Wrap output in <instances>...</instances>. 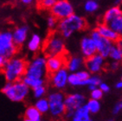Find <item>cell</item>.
I'll list each match as a JSON object with an SVG mask.
<instances>
[{
    "label": "cell",
    "instance_id": "cell-24",
    "mask_svg": "<svg viewBox=\"0 0 122 121\" xmlns=\"http://www.w3.org/2000/svg\"><path fill=\"white\" fill-rule=\"evenodd\" d=\"M35 106L36 109L41 112V113H45L48 111H49V104L48 99L45 98H40L36 102Z\"/></svg>",
    "mask_w": 122,
    "mask_h": 121
},
{
    "label": "cell",
    "instance_id": "cell-45",
    "mask_svg": "<svg viewBox=\"0 0 122 121\" xmlns=\"http://www.w3.org/2000/svg\"><path fill=\"white\" fill-rule=\"evenodd\" d=\"M108 121H113V120H108Z\"/></svg>",
    "mask_w": 122,
    "mask_h": 121
},
{
    "label": "cell",
    "instance_id": "cell-10",
    "mask_svg": "<svg viewBox=\"0 0 122 121\" xmlns=\"http://www.w3.org/2000/svg\"><path fill=\"white\" fill-rule=\"evenodd\" d=\"M85 97L81 94L75 93V94H70L65 97L64 104L66 107V112H75V110L80 108L81 106L84 105Z\"/></svg>",
    "mask_w": 122,
    "mask_h": 121
},
{
    "label": "cell",
    "instance_id": "cell-39",
    "mask_svg": "<svg viewBox=\"0 0 122 121\" xmlns=\"http://www.w3.org/2000/svg\"><path fill=\"white\" fill-rule=\"evenodd\" d=\"M116 45L122 50V36H120L119 39L116 41Z\"/></svg>",
    "mask_w": 122,
    "mask_h": 121
},
{
    "label": "cell",
    "instance_id": "cell-44",
    "mask_svg": "<svg viewBox=\"0 0 122 121\" xmlns=\"http://www.w3.org/2000/svg\"><path fill=\"white\" fill-rule=\"evenodd\" d=\"M120 2H121V4H122V0H120Z\"/></svg>",
    "mask_w": 122,
    "mask_h": 121
},
{
    "label": "cell",
    "instance_id": "cell-42",
    "mask_svg": "<svg viewBox=\"0 0 122 121\" xmlns=\"http://www.w3.org/2000/svg\"><path fill=\"white\" fill-rule=\"evenodd\" d=\"M88 87H89V89L92 91V90H94V89L97 88V86H94V85H89V86H88Z\"/></svg>",
    "mask_w": 122,
    "mask_h": 121
},
{
    "label": "cell",
    "instance_id": "cell-28",
    "mask_svg": "<svg viewBox=\"0 0 122 121\" xmlns=\"http://www.w3.org/2000/svg\"><path fill=\"white\" fill-rule=\"evenodd\" d=\"M87 106L91 113H97L101 109V104L99 102V100H94V99H91V100H88Z\"/></svg>",
    "mask_w": 122,
    "mask_h": 121
},
{
    "label": "cell",
    "instance_id": "cell-33",
    "mask_svg": "<svg viewBox=\"0 0 122 121\" xmlns=\"http://www.w3.org/2000/svg\"><path fill=\"white\" fill-rule=\"evenodd\" d=\"M47 23H48V27L49 29H54L57 24V21H56V18L53 15L51 16H49L47 19Z\"/></svg>",
    "mask_w": 122,
    "mask_h": 121
},
{
    "label": "cell",
    "instance_id": "cell-34",
    "mask_svg": "<svg viewBox=\"0 0 122 121\" xmlns=\"http://www.w3.org/2000/svg\"><path fill=\"white\" fill-rule=\"evenodd\" d=\"M76 75H78V77L82 81H84L87 80L90 77L89 73L87 72V71H79V72H76Z\"/></svg>",
    "mask_w": 122,
    "mask_h": 121
},
{
    "label": "cell",
    "instance_id": "cell-25",
    "mask_svg": "<svg viewBox=\"0 0 122 121\" xmlns=\"http://www.w3.org/2000/svg\"><path fill=\"white\" fill-rule=\"evenodd\" d=\"M108 57L116 61H120L122 60V50L119 47H117V45H113Z\"/></svg>",
    "mask_w": 122,
    "mask_h": 121
},
{
    "label": "cell",
    "instance_id": "cell-9",
    "mask_svg": "<svg viewBox=\"0 0 122 121\" xmlns=\"http://www.w3.org/2000/svg\"><path fill=\"white\" fill-rule=\"evenodd\" d=\"M90 36H91L92 39L94 40V43L96 45L97 53L101 55L104 58L108 57L111 49H112V47L113 45V42L110 41V40L107 39V38L103 37L102 35H101L100 33L96 30H94L91 33Z\"/></svg>",
    "mask_w": 122,
    "mask_h": 121
},
{
    "label": "cell",
    "instance_id": "cell-27",
    "mask_svg": "<svg viewBox=\"0 0 122 121\" xmlns=\"http://www.w3.org/2000/svg\"><path fill=\"white\" fill-rule=\"evenodd\" d=\"M68 82L72 86H85V81H82L76 75V73H73L68 75Z\"/></svg>",
    "mask_w": 122,
    "mask_h": 121
},
{
    "label": "cell",
    "instance_id": "cell-37",
    "mask_svg": "<svg viewBox=\"0 0 122 121\" xmlns=\"http://www.w3.org/2000/svg\"><path fill=\"white\" fill-rule=\"evenodd\" d=\"M99 86H100V87H99V88L101 89L103 93H108V92H109V90H110V87H109V86H108V85H107L106 83H102V82H101Z\"/></svg>",
    "mask_w": 122,
    "mask_h": 121
},
{
    "label": "cell",
    "instance_id": "cell-41",
    "mask_svg": "<svg viewBox=\"0 0 122 121\" xmlns=\"http://www.w3.org/2000/svg\"><path fill=\"white\" fill-rule=\"evenodd\" d=\"M116 87H117V88H119V89L122 88V81H119L117 84H116Z\"/></svg>",
    "mask_w": 122,
    "mask_h": 121
},
{
    "label": "cell",
    "instance_id": "cell-17",
    "mask_svg": "<svg viewBox=\"0 0 122 121\" xmlns=\"http://www.w3.org/2000/svg\"><path fill=\"white\" fill-rule=\"evenodd\" d=\"M89 109L87 105H83L75 111L73 121H87L89 120Z\"/></svg>",
    "mask_w": 122,
    "mask_h": 121
},
{
    "label": "cell",
    "instance_id": "cell-35",
    "mask_svg": "<svg viewBox=\"0 0 122 121\" xmlns=\"http://www.w3.org/2000/svg\"><path fill=\"white\" fill-rule=\"evenodd\" d=\"M121 110H122V100H120V101H119V102L114 106L113 110V112L114 114H117V113H119Z\"/></svg>",
    "mask_w": 122,
    "mask_h": 121
},
{
    "label": "cell",
    "instance_id": "cell-30",
    "mask_svg": "<svg viewBox=\"0 0 122 121\" xmlns=\"http://www.w3.org/2000/svg\"><path fill=\"white\" fill-rule=\"evenodd\" d=\"M33 93H34V96H35L36 98H42V96L46 93V88H45L44 85L37 86L36 88H33Z\"/></svg>",
    "mask_w": 122,
    "mask_h": 121
},
{
    "label": "cell",
    "instance_id": "cell-43",
    "mask_svg": "<svg viewBox=\"0 0 122 121\" xmlns=\"http://www.w3.org/2000/svg\"><path fill=\"white\" fill-rule=\"evenodd\" d=\"M24 121H42L41 119L39 120H31V119H24Z\"/></svg>",
    "mask_w": 122,
    "mask_h": 121
},
{
    "label": "cell",
    "instance_id": "cell-5",
    "mask_svg": "<svg viewBox=\"0 0 122 121\" xmlns=\"http://www.w3.org/2000/svg\"><path fill=\"white\" fill-rule=\"evenodd\" d=\"M29 87L22 80L11 82L10 86L6 91L4 92L9 100L14 102H21L25 100L29 93Z\"/></svg>",
    "mask_w": 122,
    "mask_h": 121
},
{
    "label": "cell",
    "instance_id": "cell-13",
    "mask_svg": "<svg viewBox=\"0 0 122 121\" xmlns=\"http://www.w3.org/2000/svg\"><path fill=\"white\" fill-rule=\"evenodd\" d=\"M68 73L67 68H61L56 72L51 74V83L53 86L57 89H61L65 87L68 83Z\"/></svg>",
    "mask_w": 122,
    "mask_h": 121
},
{
    "label": "cell",
    "instance_id": "cell-29",
    "mask_svg": "<svg viewBox=\"0 0 122 121\" xmlns=\"http://www.w3.org/2000/svg\"><path fill=\"white\" fill-rule=\"evenodd\" d=\"M56 2V0H38L37 5L39 9L42 10L51 9Z\"/></svg>",
    "mask_w": 122,
    "mask_h": 121
},
{
    "label": "cell",
    "instance_id": "cell-47",
    "mask_svg": "<svg viewBox=\"0 0 122 121\" xmlns=\"http://www.w3.org/2000/svg\"><path fill=\"white\" fill-rule=\"evenodd\" d=\"M121 81H122V80H121Z\"/></svg>",
    "mask_w": 122,
    "mask_h": 121
},
{
    "label": "cell",
    "instance_id": "cell-3",
    "mask_svg": "<svg viewBox=\"0 0 122 121\" xmlns=\"http://www.w3.org/2000/svg\"><path fill=\"white\" fill-rule=\"evenodd\" d=\"M47 72L46 58L43 56H37L27 64L26 72L24 76L35 80L43 79Z\"/></svg>",
    "mask_w": 122,
    "mask_h": 121
},
{
    "label": "cell",
    "instance_id": "cell-12",
    "mask_svg": "<svg viewBox=\"0 0 122 121\" xmlns=\"http://www.w3.org/2000/svg\"><path fill=\"white\" fill-rule=\"evenodd\" d=\"M66 63H67V60L63 55L48 56V58L46 59L47 71L49 74L56 72L57 70L64 68Z\"/></svg>",
    "mask_w": 122,
    "mask_h": 121
},
{
    "label": "cell",
    "instance_id": "cell-21",
    "mask_svg": "<svg viewBox=\"0 0 122 121\" xmlns=\"http://www.w3.org/2000/svg\"><path fill=\"white\" fill-rule=\"evenodd\" d=\"M41 112L36 109V106H29L26 108L24 112V119H31V120H39L41 119Z\"/></svg>",
    "mask_w": 122,
    "mask_h": 121
},
{
    "label": "cell",
    "instance_id": "cell-16",
    "mask_svg": "<svg viewBox=\"0 0 122 121\" xmlns=\"http://www.w3.org/2000/svg\"><path fill=\"white\" fill-rule=\"evenodd\" d=\"M28 33L29 28L27 26H20L14 30V32L12 33V36H13V42L16 46L19 47L24 43L28 36Z\"/></svg>",
    "mask_w": 122,
    "mask_h": 121
},
{
    "label": "cell",
    "instance_id": "cell-8",
    "mask_svg": "<svg viewBox=\"0 0 122 121\" xmlns=\"http://www.w3.org/2000/svg\"><path fill=\"white\" fill-rule=\"evenodd\" d=\"M51 14L56 19H63L74 14V8L68 0H56L50 9Z\"/></svg>",
    "mask_w": 122,
    "mask_h": 121
},
{
    "label": "cell",
    "instance_id": "cell-6",
    "mask_svg": "<svg viewBox=\"0 0 122 121\" xmlns=\"http://www.w3.org/2000/svg\"><path fill=\"white\" fill-rule=\"evenodd\" d=\"M17 51V46L13 42V36L10 31L0 32V55L10 59L15 55Z\"/></svg>",
    "mask_w": 122,
    "mask_h": 121
},
{
    "label": "cell",
    "instance_id": "cell-14",
    "mask_svg": "<svg viewBox=\"0 0 122 121\" xmlns=\"http://www.w3.org/2000/svg\"><path fill=\"white\" fill-rule=\"evenodd\" d=\"M81 50L84 57L87 58L97 53L96 45L91 36H85L81 41Z\"/></svg>",
    "mask_w": 122,
    "mask_h": 121
},
{
    "label": "cell",
    "instance_id": "cell-26",
    "mask_svg": "<svg viewBox=\"0 0 122 121\" xmlns=\"http://www.w3.org/2000/svg\"><path fill=\"white\" fill-rule=\"evenodd\" d=\"M98 8L99 5L96 2V0H87L84 4L85 11L88 12V13H93V12L96 11Z\"/></svg>",
    "mask_w": 122,
    "mask_h": 121
},
{
    "label": "cell",
    "instance_id": "cell-46",
    "mask_svg": "<svg viewBox=\"0 0 122 121\" xmlns=\"http://www.w3.org/2000/svg\"><path fill=\"white\" fill-rule=\"evenodd\" d=\"M87 121H91V120H90V119H89V120H87Z\"/></svg>",
    "mask_w": 122,
    "mask_h": 121
},
{
    "label": "cell",
    "instance_id": "cell-22",
    "mask_svg": "<svg viewBox=\"0 0 122 121\" xmlns=\"http://www.w3.org/2000/svg\"><path fill=\"white\" fill-rule=\"evenodd\" d=\"M109 27L113 30L120 36H122V15L117 16L107 23Z\"/></svg>",
    "mask_w": 122,
    "mask_h": 121
},
{
    "label": "cell",
    "instance_id": "cell-7",
    "mask_svg": "<svg viewBox=\"0 0 122 121\" xmlns=\"http://www.w3.org/2000/svg\"><path fill=\"white\" fill-rule=\"evenodd\" d=\"M64 94L62 93H53L49 96L48 100L49 104V112L52 116H61L66 112V107L64 104Z\"/></svg>",
    "mask_w": 122,
    "mask_h": 121
},
{
    "label": "cell",
    "instance_id": "cell-11",
    "mask_svg": "<svg viewBox=\"0 0 122 121\" xmlns=\"http://www.w3.org/2000/svg\"><path fill=\"white\" fill-rule=\"evenodd\" d=\"M104 57L99 53L94 54V55L87 57L85 61V65L86 68L90 73L93 74H96L99 73L102 69V67L104 65Z\"/></svg>",
    "mask_w": 122,
    "mask_h": 121
},
{
    "label": "cell",
    "instance_id": "cell-23",
    "mask_svg": "<svg viewBox=\"0 0 122 121\" xmlns=\"http://www.w3.org/2000/svg\"><path fill=\"white\" fill-rule=\"evenodd\" d=\"M21 80L29 86V87H31V88H36V87H37V86L44 85V79L35 80V79H30V78H27V77H25V76H23Z\"/></svg>",
    "mask_w": 122,
    "mask_h": 121
},
{
    "label": "cell",
    "instance_id": "cell-15",
    "mask_svg": "<svg viewBox=\"0 0 122 121\" xmlns=\"http://www.w3.org/2000/svg\"><path fill=\"white\" fill-rule=\"evenodd\" d=\"M95 30L100 33L101 35H102L103 37L107 38V39L110 40L113 42H116L120 37V35H118L114 30H112L107 23H100Z\"/></svg>",
    "mask_w": 122,
    "mask_h": 121
},
{
    "label": "cell",
    "instance_id": "cell-18",
    "mask_svg": "<svg viewBox=\"0 0 122 121\" xmlns=\"http://www.w3.org/2000/svg\"><path fill=\"white\" fill-rule=\"evenodd\" d=\"M122 15V9L119 6H113V7L108 9L103 16V21L105 23H108L113 19L116 18L117 16Z\"/></svg>",
    "mask_w": 122,
    "mask_h": 121
},
{
    "label": "cell",
    "instance_id": "cell-38",
    "mask_svg": "<svg viewBox=\"0 0 122 121\" xmlns=\"http://www.w3.org/2000/svg\"><path fill=\"white\" fill-rule=\"evenodd\" d=\"M118 67H119V61H116V60H114L113 63H111V65H110L111 69H113V70L117 69Z\"/></svg>",
    "mask_w": 122,
    "mask_h": 121
},
{
    "label": "cell",
    "instance_id": "cell-4",
    "mask_svg": "<svg viewBox=\"0 0 122 121\" xmlns=\"http://www.w3.org/2000/svg\"><path fill=\"white\" fill-rule=\"evenodd\" d=\"M43 51L47 56L63 55L65 44L61 35L57 33H52L49 35L43 45Z\"/></svg>",
    "mask_w": 122,
    "mask_h": 121
},
{
    "label": "cell",
    "instance_id": "cell-32",
    "mask_svg": "<svg viewBox=\"0 0 122 121\" xmlns=\"http://www.w3.org/2000/svg\"><path fill=\"white\" fill-rule=\"evenodd\" d=\"M91 99H94V100H101L102 98V96H103V92L101 90L100 88H95L94 90L91 91Z\"/></svg>",
    "mask_w": 122,
    "mask_h": 121
},
{
    "label": "cell",
    "instance_id": "cell-2",
    "mask_svg": "<svg viewBox=\"0 0 122 121\" xmlns=\"http://www.w3.org/2000/svg\"><path fill=\"white\" fill-rule=\"evenodd\" d=\"M86 27L85 19L78 15L72 14L68 17L61 19L58 23V29L61 35L65 38L72 35L76 31H80Z\"/></svg>",
    "mask_w": 122,
    "mask_h": 121
},
{
    "label": "cell",
    "instance_id": "cell-20",
    "mask_svg": "<svg viewBox=\"0 0 122 121\" xmlns=\"http://www.w3.org/2000/svg\"><path fill=\"white\" fill-rule=\"evenodd\" d=\"M42 39L38 34H33L28 42V49L31 52L38 51L41 48Z\"/></svg>",
    "mask_w": 122,
    "mask_h": 121
},
{
    "label": "cell",
    "instance_id": "cell-1",
    "mask_svg": "<svg viewBox=\"0 0 122 121\" xmlns=\"http://www.w3.org/2000/svg\"><path fill=\"white\" fill-rule=\"evenodd\" d=\"M27 62L19 57H11L8 60L6 65L2 70L7 81L15 82L22 79L26 72Z\"/></svg>",
    "mask_w": 122,
    "mask_h": 121
},
{
    "label": "cell",
    "instance_id": "cell-40",
    "mask_svg": "<svg viewBox=\"0 0 122 121\" xmlns=\"http://www.w3.org/2000/svg\"><path fill=\"white\" fill-rule=\"evenodd\" d=\"M20 1H21L23 4H24V5H30L33 0H20Z\"/></svg>",
    "mask_w": 122,
    "mask_h": 121
},
{
    "label": "cell",
    "instance_id": "cell-36",
    "mask_svg": "<svg viewBox=\"0 0 122 121\" xmlns=\"http://www.w3.org/2000/svg\"><path fill=\"white\" fill-rule=\"evenodd\" d=\"M8 60H9V59H7L6 57H5V56L0 55V70L4 69L5 66L6 65V63H7Z\"/></svg>",
    "mask_w": 122,
    "mask_h": 121
},
{
    "label": "cell",
    "instance_id": "cell-19",
    "mask_svg": "<svg viewBox=\"0 0 122 121\" xmlns=\"http://www.w3.org/2000/svg\"><path fill=\"white\" fill-rule=\"evenodd\" d=\"M82 62H83V60L81 57H79V56H74V57H71L69 60H67L66 67H67V69L68 71L75 72V71H77L81 68V66L82 65Z\"/></svg>",
    "mask_w": 122,
    "mask_h": 121
},
{
    "label": "cell",
    "instance_id": "cell-31",
    "mask_svg": "<svg viewBox=\"0 0 122 121\" xmlns=\"http://www.w3.org/2000/svg\"><path fill=\"white\" fill-rule=\"evenodd\" d=\"M101 83V80L98 76H90L87 80L85 81V86L87 85H94V86H99Z\"/></svg>",
    "mask_w": 122,
    "mask_h": 121
}]
</instances>
